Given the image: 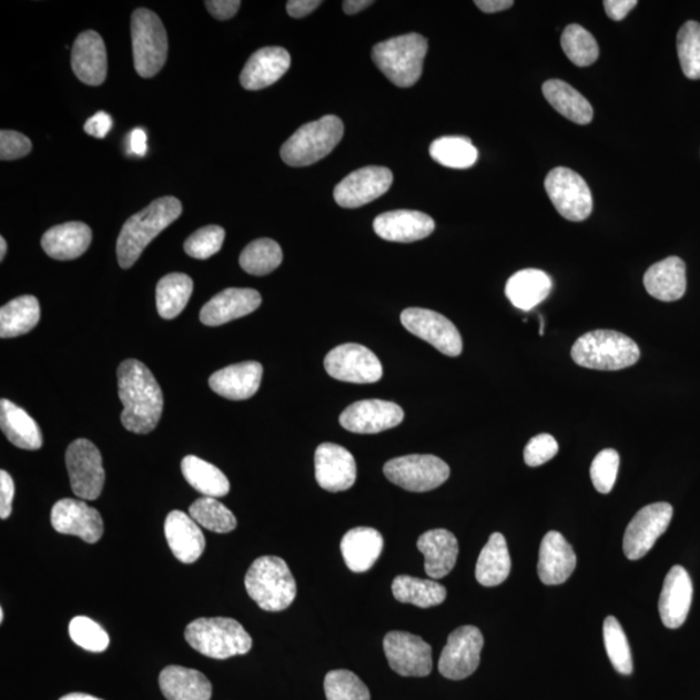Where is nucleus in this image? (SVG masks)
I'll list each match as a JSON object with an SVG mask.
<instances>
[{"instance_id": "nucleus-1", "label": "nucleus", "mask_w": 700, "mask_h": 700, "mask_svg": "<svg viewBox=\"0 0 700 700\" xmlns=\"http://www.w3.org/2000/svg\"><path fill=\"white\" fill-rule=\"evenodd\" d=\"M122 426L130 433H152L163 415L164 397L155 376L138 359H126L118 371Z\"/></svg>"}, {"instance_id": "nucleus-2", "label": "nucleus", "mask_w": 700, "mask_h": 700, "mask_svg": "<svg viewBox=\"0 0 700 700\" xmlns=\"http://www.w3.org/2000/svg\"><path fill=\"white\" fill-rule=\"evenodd\" d=\"M182 203L174 196L152 202L132 215L122 226L118 240V260L122 268L132 267L148 245L168 226L180 219Z\"/></svg>"}, {"instance_id": "nucleus-3", "label": "nucleus", "mask_w": 700, "mask_h": 700, "mask_svg": "<svg viewBox=\"0 0 700 700\" xmlns=\"http://www.w3.org/2000/svg\"><path fill=\"white\" fill-rule=\"evenodd\" d=\"M571 356L591 371L618 372L633 366L641 357L633 338L613 329H596L577 338Z\"/></svg>"}, {"instance_id": "nucleus-4", "label": "nucleus", "mask_w": 700, "mask_h": 700, "mask_svg": "<svg viewBox=\"0 0 700 700\" xmlns=\"http://www.w3.org/2000/svg\"><path fill=\"white\" fill-rule=\"evenodd\" d=\"M244 584L253 601L268 612L286 610L297 595L295 577L280 557H261L253 561Z\"/></svg>"}, {"instance_id": "nucleus-5", "label": "nucleus", "mask_w": 700, "mask_h": 700, "mask_svg": "<svg viewBox=\"0 0 700 700\" xmlns=\"http://www.w3.org/2000/svg\"><path fill=\"white\" fill-rule=\"evenodd\" d=\"M427 51L426 38L410 33L375 44L372 58L392 83L397 88L407 89L419 81Z\"/></svg>"}, {"instance_id": "nucleus-6", "label": "nucleus", "mask_w": 700, "mask_h": 700, "mask_svg": "<svg viewBox=\"0 0 700 700\" xmlns=\"http://www.w3.org/2000/svg\"><path fill=\"white\" fill-rule=\"evenodd\" d=\"M192 649L212 659L245 656L252 649V637L241 622L229 618L196 619L184 630Z\"/></svg>"}, {"instance_id": "nucleus-7", "label": "nucleus", "mask_w": 700, "mask_h": 700, "mask_svg": "<svg viewBox=\"0 0 700 700\" xmlns=\"http://www.w3.org/2000/svg\"><path fill=\"white\" fill-rule=\"evenodd\" d=\"M343 135V121L336 115H325L296 130L282 145V160L295 168L313 165L328 156L341 143Z\"/></svg>"}, {"instance_id": "nucleus-8", "label": "nucleus", "mask_w": 700, "mask_h": 700, "mask_svg": "<svg viewBox=\"0 0 700 700\" xmlns=\"http://www.w3.org/2000/svg\"><path fill=\"white\" fill-rule=\"evenodd\" d=\"M134 67L143 79H152L166 63V30L155 12L138 9L132 17Z\"/></svg>"}, {"instance_id": "nucleus-9", "label": "nucleus", "mask_w": 700, "mask_h": 700, "mask_svg": "<svg viewBox=\"0 0 700 700\" xmlns=\"http://www.w3.org/2000/svg\"><path fill=\"white\" fill-rule=\"evenodd\" d=\"M383 471L390 483L415 494L434 490L450 476L449 466L430 454H412L390 459L384 465Z\"/></svg>"}, {"instance_id": "nucleus-10", "label": "nucleus", "mask_w": 700, "mask_h": 700, "mask_svg": "<svg viewBox=\"0 0 700 700\" xmlns=\"http://www.w3.org/2000/svg\"><path fill=\"white\" fill-rule=\"evenodd\" d=\"M545 189L558 213L568 221H586L594 212V196L588 183L571 169H552L546 175Z\"/></svg>"}, {"instance_id": "nucleus-11", "label": "nucleus", "mask_w": 700, "mask_h": 700, "mask_svg": "<svg viewBox=\"0 0 700 700\" xmlns=\"http://www.w3.org/2000/svg\"><path fill=\"white\" fill-rule=\"evenodd\" d=\"M65 461L73 494L89 501L99 498L105 473L102 454L97 446L87 438H79L68 446Z\"/></svg>"}, {"instance_id": "nucleus-12", "label": "nucleus", "mask_w": 700, "mask_h": 700, "mask_svg": "<svg viewBox=\"0 0 700 700\" xmlns=\"http://www.w3.org/2000/svg\"><path fill=\"white\" fill-rule=\"evenodd\" d=\"M483 646L484 637L478 628L465 626L454 630L438 660V671L445 679H467L479 668Z\"/></svg>"}, {"instance_id": "nucleus-13", "label": "nucleus", "mask_w": 700, "mask_h": 700, "mask_svg": "<svg viewBox=\"0 0 700 700\" xmlns=\"http://www.w3.org/2000/svg\"><path fill=\"white\" fill-rule=\"evenodd\" d=\"M673 518V507L667 503L651 504L642 507L630 520L622 550L629 560L642 559L660 536H663Z\"/></svg>"}, {"instance_id": "nucleus-14", "label": "nucleus", "mask_w": 700, "mask_h": 700, "mask_svg": "<svg viewBox=\"0 0 700 700\" xmlns=\"http://www.w3.org/2000/svg\"><path fill=\"white\" fill-rule=\"evenodd\" d=\"M325 368L331 378L346 383H376L383 376L381 359L359 344L336 346L326 356Z\"/></svg>"}, {"instance_id": "nucleus-15", "label": "nucleus", "mask_w": 700, "mask_h": 700, "mask_svg": "<svg viewBox=\"0 0 700 700\" xmlns=\"http://www.w3.org/2000/svg\"><path fill=\"white\" fill-rule=\"evenodd\" d=\"M402 323L409 333L435 346L445 356L458 357L464 351L458 328L442 314L409 307L403 312Z\"/></svg>"}, {"instance_id": "nucleus-16", "label": "nucleus", "mask_w": 700, "mask_h": 700, "mask_svg": "<svg viewBox=\"0 0 700 700\" xmlns=\"http://www.w3.org/2000/svg\"><path fill=\"white\" fill-rule=\"evenodd\" d=\"M383 648L389 667L398 674L426 677L433 672V649L418 636L395 630L384 637Z\"/></svg>"}, {"instance_id": "nucleus-17", "label": "nucleus", "mask_w": 700, "mask_h": 700, "mask_svg": "<svg viewBox=\"0 0 700 700\" xmlns=\"http://www.w3.org/2000/svg\"><path fill=\"white\" fill-rule=\"evenodd\" d=\"M394 174L388 168L366 166L351 173L337 184L334 197L337 205L355 210L379 199L390 189Z\"/></svg>"}, {"instance_id": "nucleus-18", "label": "nucleus", "mask_w": 700, "mask_h": 700, "mask_svg": "<svg viewBox=\"0 0 700 700\" xmlns=\"http://www.w3.org/2000/svg\"><path fill=\"white\" fill-rule=\"evenodd\" d=\"M404 410L395 403L383 399H363L341 415V425L349 433L374 435L402 425Z\"/></svg>"}, {"instance_id": "nucleus-19", "label": "nucleus", "mask_w": 700, "mask_h": 700, "mask_svg": "<svg viewBox=\"0 0 700 700\" xmlns=\"http://www.w3.org/2000/svg\"><path fill=\"white\" fill-rule=\"evenodd\" d=\"M315 479L319 487L337 494L355 486L357 465L349 450L341 445L323 443L315 450Z\"/></svg>"}, {"instance_id": "nucleus-20", "label": "nucleus", "mask_w": 700, "mask_h": 700, "mask_svg": "<svg viewBox=\"0 0 700 700\" xmlns=\"http://www.w3.org/2000/svg\"><path fill=\"white\" fill-rule=\"evenodd\" d=\"M51 525L57 532L80 537L89 544L98 542L104 532L102 515L94 507L72 498L60 499L53 505Z\"/></svg>"}, {"instance_id": "nucleus-21", "label": "nucleus", "mask_w": 700, "mask_h": 700, "mask_svg": "<svg viewBox=\"0 0 700 700\" xmlns=\"http://www.w3.org/2000/svg\"><path fill=\"white\" fill-rule=\"evenodd\" d=\"M261 303H263V297L256 290L227 288L203 306L200 321L211 327L225 325L257 311Z\"/></svg>"}, {"instance_id": "nucleus-22", "label": "nucleus", "mask_w": 700, "mask_h": 700, "mask_svg": "<svg viewBox=\"0 0 700 700\" xmlns=\"http://www.w3.org/2000/svg\"><path fill=\"white\" fill-rule=\"evenodd\" d=\"M692 581L687 569L674 566L668 572L659 599V613L669 629L680 628L688 619L692 602Z\"/></svg>"}, {"instance_id": "nucleus-23", "label": "nucleus", "mask_w": 700, "mask_h": 700, "mask_svg": "<svg viewBox=\"0 0 700 700\" xmlns=\"http://www.w3.org/2000/svg\"><path fill=\"white\" fill-rule=\"evenodd\" d=\"M435 221L418 211L386 212L374 221L375 234L384 241L413 243L426 240L434 233Z\"/></svg>"}, {"instance_id": "nucleus-24", "label": "nucleus", "mask_w": 700, "mask_h": 700, "mask_svg": "<svg viewBox=\"0 0 700 700\" xmlns=\"http://www.w3.org/2000/svg\"><path fill=\"white\" fill-rule=\"evenodd\" d=\"M576 554L564 535L550 530L542 538L537 572L545 586H560L575 571Z\"/></svg>"}, {"instance_id": "nucleus-25", "label": "nucleus", "mask_w": 700, "mask_h": 700, "mask_svg": "<svg viewBox=\"0 0 700 700\" xmlns=\"http://www.w3.org/2000/svg\"><path fill=\"white\" fill-rule=\"evenodd\" d=\"M72 69L77 79L99 87L106 79L108 61L103 38L94 30L81 33L77 37L72 49Z\"/></svg>"}, {"instance_id": "nucleus-26", "label": "nucleus", "mask_w": 700, "mask_h": 700, "mask_svg": "<svg viewBox=\"0 0 700 700\" xmlns=\"http://www.w3.org/2000/svg\"><path fill=\"white\" fill-rule=\"evenodd\" d=\"M291 67V55L283 48H264L250 58L241 74L245 90L257 91L278 82Z\"/></svg>"}, {"instance_id": "nucleus-27", "label": "nucleus", "mask_w": 700, "mask_h": 700, "mask_svg": "<svg viewBox=\"0 0 700 700\" xmlns=\"http://www.w3.org/2000/svg\"><path fill=\"white\" fill-rule=\"evenodd\" d=\"M263 374V365L248 361V363L231 365L214 373L211 376L210 386L222 397L233 399V402H243L257 394Z\"/></svg>"}, {"instance_id": "nucleus-28", "label": "nucleus", "mask_w": 700, "mask_h": 700, "mask_svg": "<svg viewBox=\"0 0 700 700\" xmlns=\"http://www.w3.org/2000/svg\"><path fill=\"white\" fill-rule=\"evenodd\" d=\"M164 532L169 548L182 564H195L205 550V537L190 515L175 510L168 515Z\"/></svg>"}, {"instance_id": "nucleus-29", "label": "nucleus", "mask_w": 700, "mask_h": 700, "mask_svg": "<svg viewBox=\"0 0 700 700\" xmlns=\"http://www.w3.org/2000/svg\"><path fill=\"white\" fill-rule=\"evenodd\" d=\"M646 291L660 302L672 303L687 292V265L680 257H668L649 267L643 276Z\"/></svg>"}, {"instance_id": "nucleus-30", "label": "nucleus", "mask_w": 700, "mask_h": 700, "mask_svg": "<svg viewBox=\"0 0 700 700\" xmlns=\"http://www.w3.org/2000/svg\"><path fill=\"white\" fill-rule=\"evenodd\" d=\"M417 546L425 556V569L430 579H443L457 564L459 546L449 530H428L419 537Z\"/></svg>"}, {"instance_id": "nucleus-31", "label": "nucleus", "mask_w": 700, "mask_h": 700, "mask_svg": "<svg viewBox=\"0 0 700 700\" xmlns=\"http://www.w3.org/2000/svg\"><path fill=\"white\" fill-rule=\"evenodd\" d=\"M91 240L87 223L67 222L45 231L41 244L51 258L67 261L81 257L89 250Z\"/></svg>"}, {"instance_id": "nucleus-32", "label": "nucleus", "mask_w": 700, "mask_h": 700, "mask_svg": "<svg viewBox=\"0 0 700 700\" xmlns=\"http://www.w3.org/2000/svg\"><path fill=\"white\" fill-rule=\"evenodd\" d=\"M341 549L346 567L353 572L373 568L383 551V536L371 527H357L343 537Z\"/></svg>"}, {"instance_id": "nucleus-33", "label": "nucleus", "mask_w": 700, "mask_h": 700, "mask_svg": "<svg viewBox=\"0 0 700 700\" xmlns=\"http://www.w3.org/2000/svg\"><path fill=\"white\" fill-rule=\"evenodd\" d=\"M161 692L168 700H211L212 683L196 669L169 666L160 673Z\"/></svg>"}, {"instance_id": "nucleus-34", "label": "nucleus", "mask_w": 700, "mask_h": 700, "mask_svg": "<svg viewBox=\"0 0 700 700\" xmlns=\"http://www.w3.org/2000/svg\"><path fill=\"white\" fill-rule=\"evenodd\" d=\"M0 427L10 443L20 449L38 450L42 448L43 436L40 426L21 409L20 406L3 398L0 402Z\"/></svg>"}, {"instance_id": "nucleus-35", "label": "nucleus", "mask_w": 700, "mask_h": 700, "mask_svg": "<svg viewBox=\"0 0 700 700\" xmlns=\"http://www.w3.org/2000/svg\"><path fill=\"white\" fill-rule=\"evenodd\" d=\"M552 282L548 274L538 268H526L515 273L506 283V296L520 311H532L550 295Z\"/></svg>"}, {"instance_id": "nucleus-36", "label": "nucleus", "mask_w": 700, "mask_h": 700, "mask_svg": "<svg viewBox=\"0 0 700 700\" xmlns=\"http://www.w3.org/2000/svg\"><path fill=\"white\" fill-rule=\"evenodd\" d=\"M542 92L554 110L575 124L588 125L594 120V106L571 84L549 80L542 84Z\"/></svg>"}, {"instance_id": "nucleus-37", "label": "nucleus", "mask_w": 700, "mask_h": 700, "mask_svg": "<svg viewBox=\"0 0 700 700\" xmlns=\"http://www.w3.org/2000/svg\"><path fill=\"white\" fill-rule=\"evenodd\" d=\"M511 571V558L504 535L494 534L484 546L478 564H476V580L483 587L501 586Z\"/></svg>"}, {"instance_id": "nucleus-38", "label": "nucleus", "mask_w": 700, "mask_h": 700, "mask_svg": "<svg viewBox=\"0 0 700 700\" xmlns=\"http://www.w3.org/2000/svg\"><path fill=\"white\" fill-rule=\"evenodd\" d=\"M40 318L41 307L37 297L26 295L13 298L0 310V337L26 335L38 325Z\"/></svg>"}, {"instance_id": "nucleus-39", "label": "nucleus", "mask_w": 700, "mask_h": 700, "mask_svg": "<svg viewBox=\"0 0 700 700\" xmlns=\"http://www.w3.org/2000/svg\"><path fill=\"white\" fill-rule=\"evenodd\" d=\"M184 479L204 497H225L230 481L220 468L195 456L184 457L181 464Z\"/></svg>"}, {"instance_id": "nucleus-40", "label": "nucleus", "mask_w": 700, "mask_h": 700, "mask_svg": "<svg viewBox=\"0 0 700 700\" xmlns=\"http://www.w3.org/2000/svg\"><path fill=\"white\" fill-rule=\"evenodd\" d=\"M194 291V282L189 275L172 273L158 283L156 304L161 318L174 319L184 311Z\"/></svg>"}, {"instance_id": "nucleus-41", "label": "nucleus", "mask_w": 700, "mask_h": 700, "mask_svg": "<svg viewBox=\"0 0 700 700\" xmlns=\"http://www.w3.org/2000/svg\"><path fill=\"white\" fill-rule=\"evenodd\" d=\"M392 591L398 602L410 603L422 609L442 605L446 598V589L442 584L407 575L396 577L392 584Z\"/></svg>"}, {"instance_id": "nucleus-42", "label": "nucleus", "mask_w": 700, "mask_h": 700, "mask_svg": "<svg viewBox=\"0 0 700 700\" xmlns=\"http://www.w3.org/2000/svg\"><path fill=\"white\" fill-rule=\"evenodd\" d=\"M429 155L443 166L468 169L476 164L479 152L468 138L443 136L430 144Z\"/></svg>"}, {"instance_id": "nucleus-43", "label": "nucleus", "mask_w": 700, "mask_h": 700, "mask_svg": "<svg viewBox=\"0 0 700 700\" xmlns=\"http://www.w3.org/2000/svg\"><path fill=\"white\" fill-rule=\"evenodd\" d=\"M283 261L281 245L272 240L252 242L242 252L240 264L245 273L256 276L271 274Z\"/></svg>"}, {"instance_id": "nucleus-44", "label": "nucleus", "mask_w": 700, "mask_h": 700, "mask_svg": "<svg viewBox=\"0 0 700 700\" xmlns=\"http://www.w3.org/2000/svg\"><path fill=\"white\" fill-rule=\"evenodd\" d=\"M189 513L199 526L215 534L233 532L237 525L235 515L213 497L199 498L190 506Z\"/></svg>"}, {"instance_id": "nucleus-45", "label": "nucleus", "mask_w": 700, "mask_h": 700, "mask_svg": "<svg viewBox=\"0 0 700 700\" xmlns=\"http://www.w3.org/2000/svg\"><path fill=\"white\" fill-rule=\"evenodd\" d=\"M560 44L567 58L577 67H589L598 60L599 48L596 38L581 26H568L561 33Z\"/></svg>"}, {"instance_id": "nucleus-46", "label": "nucleus", "mask_w": 700, "mask_h": 700, "mask_svg": "<svg viewBox=\"0 0 700 700\" xmlns=\"http://www.w3.org/2000/svg\"><path fill=\"white\" fill-rule=\"evenodd\" d=\"M603 640L611 665L621 674H632L633 659L628 638L617 618L609 617L603 622Z\"/></svg>"}, {"instance_id": "nucleus-47", "label": "nucleus", "mask_w": 700, "mask_h": 700, "mask_svg": "<svg viewBox=\"0 0 700 700\" xmlns=\"http://www.w3.org/2000/svg\"><path fill=\"white\" fill-rule=\"evenodd\" d=\"M677 53L687 79L700 80V24L688 21L677 34Z\"/></svg>"}, {"instance_id": "nucleus-48", "label": "nucleus", "mask_w": 700, "mask_h": 700, "mask_svg": "<svg viewBox=\"0 0 700 700\" xmlns=\"http://www.w3.org/2000/svg\"><path fill=\"white\" fill-rule=\"evenodd\" d=\"M325 691L327 700H372L371 691L364 681L345 669L326 674Z\"/></svg>"}, {"instance_id": "nucleus-49", "label": "nucleus", "mask_w": 700, "mask_h": 700, "mask_svg": "<svg viewBox=\"0 0 700 700\" xmlns=\"http://www.w3.org/2000/svg\"><path fill=\"white\" fill-rule=\"evenodd\" d=\"M69 636L83 650L103 652L110 646V636L97 621L87 617H77L69 625Z\"/></svg>"}, {"instance_id": "nucleus-50", "label": "nucleus", "mask_w": 700, "mask_h": 700, "mask_svg": "<svg viewBox=\"0 0 700 700\" xmlns=\"http://www.w3.org/2000/svg\"><path fill=\"white\" fill-rule=\"evenodd\" d=\"M225 236V230L221 226H205L187 237L184 242V252L192 258H210L221 251Z\"/></svg>"}, {"instance_id": "nucleus-51", "label": "nucleus", "mask_w": 700, "mask_h": 700, "mask_svg": "<svg viewBox=\"0 0 700 700\" xmlns=\"http://www.w3.org/2000/svg\"><path fill=\"white\" fill-rule=\"evenodd\" d=\"M620 466L619 453L605 449L597 454L590 466V478L595 488L602 495H609L618 479Z\"/></svg>"}, {"instance_id": "nucleus-52", "label": "nucleus", "mask_w": 700, "mask_h": 700, "mask_svg": "<svg viewBox=\"0 0 700 700\" xmlns=\"http://www.w3.org/2000/svg\"><path fill=\"white\" fill-rule=\"evenodd\" d=\"M559 445L551 435L541 434L530 438L525 449V460L529 467H538L557 456Z\"/></svg>"}, {"instance_id": "nucleus-53", "label": "nucleus", "mask_w": 700, "mask_h": 700, "mask_svg": "<svg viewBox=\"0 0 700 700\" xmlns=\"http://www.w3.org/2000/svg\"><path fill=\"white\" fill-rule=\"evenodd\" d=\"M32 151L29 138L12 130L0 132V159L3 161L26 158Z\"/></svg>"}, {"instance_id": "nucleus-54", "label": "nucleus", "mask_w": 700, "mask_h": 700, "mask_svg": "<svg viewBox=\"0 0 700 700\" xmlns=\"http://www.w3.org/2000/svg\"><path fill=\"white\" fill-rule=\"evenodd\" d=\"M14 497V483L11 475L4 470L0 471V518L9 519L12 514V503Z\"/></svg>"}, {"instance_id": "nucleus-55", "label": "nucleus", "mask_w": 700, "mask_h": 700, "mask_svg": "<svg viewBox=\"0 0 700 700\" xmlns=\"http://www.w3.org/2000/svg\"><path fill=\"white\" fill-rule=\"evenodd\" d=\"M207 11L217 20H230L240 11L242 2L240 0H207L205 2Z\"/></svg>"}, {"instance_id": "nucleus-56", "label": "nucleus", "mask_w": 700, "mask_h": 700, "mask_svg": "<svg viewBox=\"0 0 700 700\" xmlns=\"http://www.w3.org/2000/svg\"><path fill=\"white\" fill-rule=\"evenodd\" d=\"M111 129L112 118L105 112H98L87 121V124H84V132L91 136L98 138V140H103V138L111 132Z\"/></svg>"}, {"instance_id": "nucleus-57", "label": "nucleus", "mask_w": 700, "mask_h": 700, "mask_svg": "<svg viewBox=\"0 0 700 700\" xmlns=\"http://www.w3.org/2000/svg\"><path fill=\"white\" fill-rule=\"evenodd\" d=\"M637 4V0H605L603 2L607 17L613 21L625 20Z\"/></svg>"}, {"instance_id": "nucleus-58", "label": "nucleus", "mask_w": 700, "mask_h": 700, "mask_svg": "<svg viewBox=\"0 0 700 700\" xmlns=\"http://www.w3.org/2000/svg\"><path fill=\"white\" fill-rule=\"evenodd\" d=\"M321 4V0H290L287 12L291 18L303 19L317 10Z\"/></svg>"}, {"instance_id": "nucleus-59", "label": "nucleus", "mask_w": 700, "mask_h": 700, "mask_svg": "<svg viewBox=\"0 0 700 700\" xmlns=\"http://www.w3.org/2000/svg\"><path fill=\"white\" fill-rule=\"evenodd\" d=\"M129 151L132 155L143 158L148 153V134L141 128L133 130L129 136Z\"/></svg>"}, {"instance_id": "nucleus-60", "label": "nucleus", "mask_w": 700, "mask_h": 700, "mask_svg": "<svg viewBox=\"0 0 700 700\" xmlns=\"http://www.w3.org/2000/svg\"><path fill=\"white\" fill-rule=\"evenodd\" d=\"M475 6L486 13H497L511 9L513 0H476Z\"/></svg>"}, {"instance_id": "nucleus-61", "label": "nucleus", "mask_w": 700, "mask_h": 700, "mask_svg": "<svg viewBox=\"0 0 700 700\" xmlns=\"http://www.w3.org/2000/svg\"><path fill=\"white\" fill-rule=\"evenodd\" d=\"M373 4V0H345L343 10L346 14H351L352 17V14L359 13Z\"/></svg>"}, {"instance_id": "nucleus-62", "label": "nucleus", "mask_w": 700, "mask_h": 700, "mask_svg": "<svg viewBox=\"0 0 700 700\" xmlns=\"http://www.w3.org/2000/svg\"><path fill=\"white\" fill-rule=\"evenodd\" d=\"M59 700H103L89 694H83V692H72V694L64 696Z\"/></svg>"}, {"instance_id": "nucleus-63", "label": "nucleus", "mask_w": 700, "mask_h": 700, "mask_svg": "<svg viewBox=\"0 0 700 700\" xmlns=\"http://www.w3.org/2000/svg\"><path fill=\"white\" fill-rule=\"evenodd\" d=\"M7 253V242L4 237H0V260H4Z\"/></svg>"}, {"instance_id": "nucleus-64", "label": "nucleus", "mask_w": 700, "mask_h": 700, "mask_svg": "<svg viewBox=\"0 0 700 700\" xmlns=\"http://www.w3.org/2000/svg\"><path fill=\"white\" fill-rule=\"evenodd\" d=\"M4 620V611L3 609H0V622H3Z\"/></svg>"}]
</instances>
